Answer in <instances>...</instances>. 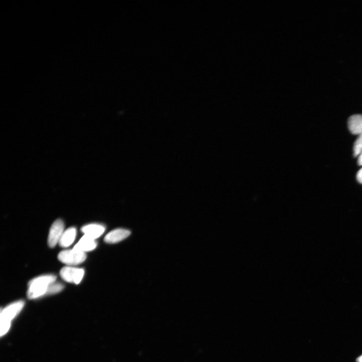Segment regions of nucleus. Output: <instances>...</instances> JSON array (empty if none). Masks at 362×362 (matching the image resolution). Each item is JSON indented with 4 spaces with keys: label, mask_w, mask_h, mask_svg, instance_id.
<instances>
[{
    "label": "nucleus",
    "mask_w": 362,
    "mask_h": 362,
    "mask_svg": "<svg viewBox=\"0 0 362 362\" xmlns=\"http://www.w3.org/2000/svg\"><path fill=\"white\" fill-rule=\"evenodd\" d=\"M64 288V285L60 283L55 282L51 284L48 287L46 294L51 295L56 294L61 291Z\"/></svg>",
    "instance_id": "9b49d317"
},
{
    "label": "nucleus",
    "mask_w": 362,
    "mask_h": 362,
    "mask_svg": "<svg viewBox=\"0 0 362 362\" xmlns=\"http://www.w3.org/2000/svg\"><path fill=\"white\" fill-rule=\"evenodd\" d=\"M358 362H362V355H361L360 357L358 358L357 359Z\"/></svg>",
    "instance_id": "2eb2a0df"
},
{
    "label": "nucleus",
    "mask_w": 362,
    "mask_h": 362,
    "mask_svg": "<svg viewBox=\"0 0 362 362\" xmlns=\"http://www.w3.org/2000/svg\"><path fill=\"white\" fill-rule=\"evenodd\" d=\"M97 246V243L95 239L84 235L73 248L85 252L94 250Z\"/></svg>",
    "instance_id": "6e6552de"
},
{
    "label": "nucleus",
    "mask_w": 362,
    "mask_h": 362,
    "mask_svg": "<svg viewBox=\"0 0 362 362\" xmlns=\"http://www.w3.org/2000/svg\"><path fill=\"white\" fill-rule=\"evenodd\" d=\"M64 225L63 221L58 219L52 224L48 235V244L50 247L53 248L59 241L64 232Z\"/></svg>",
    "instance_id": "39448f33"
},
{
    "label": "nucleus",
    "mask_w": 362,
    "mask_h": 362,
    "mask_svg": "<svg viewBox=\"0 0 362 362\" xmlns=\"http://www.w3.org/2000/svg\"><path fill=\"white\" fill-rule=\"evenodd\" d=\"M84 274L83 268L70 266L63 267L60 272V275L63 280L75 284H78L81 282Z\"/></svg>",
    "instance_id": "20e7f679"
},
{
    "label": "nucleus",
    "mask_w": 362,
    "mask_h": 362,
    "mask_svg": "<svg viewBox=\"0 0 362 362\" xmlns=\"http://www.w3.org/2000/svg\"><path fill=\"white\" fill-rule=\"evenodd\" d=\"M356 178L359 183L362 184V168L357 172Z\"/></svg>",
    "instance_id": "ddd939ff"
},
{
    "label": "nucleus",
    "mask_w": 362,
    "mask_h": 362,
    "mask_svg": "<svg viewBox=\"0 0 362 362\" xmlns=\"http://www.w3.org/2000/svg\"><path fill=\"white\" fill-rule=\"evenodd\" d=\"M76 235V229L71 227L64 231L59 241V244L62 247L70 246L74 241Z\"/></svg>",
    "instance_id": "9d476101"
},
{
    "label": "nucleus",
    "mask_w": 362,
    "mask_h": 362,
    "mask_svg": "<svg viewBox=\"0 0 362 362\" xmlns=\"http://www.w3.org/2000/svg\"><path fill=\"white\" fill-rule=\"evenodd\" d=\"M54 275L40 276L32 279L28 283L27 297L30 299H36L46 295L48 286L55 282Z\"/></svg>",
    "instance_id": "f257e3e1"
},
{
    "label": "nucleus",
    "mask_w": 362,
    "mask_h": 362,
    "mask_svg": "<svg viewBox=\"0 0 362 362\" xmlns=\"http://www.w3.org/2000/svg\"><path fill=\"white\" fill-rule=\"evenodd\" d=\"M130 234L128 230L122 228L116 229L108 233L104 238V241L108 243H115L120 242Z\"/></svg>",
    "instance_id": "0eeeda50"
},
{
    "label": "nucleus",
    "mask_w": 362,
    "mask_h": 362,
    "mask_svg": "<svg viewBox=\"0 0 362 362\" xmlns=\"http://www.w3.org/2000/svg\"><path fill=\"white\" fill-rule=\"evenodd\" d=\"M362 152V133L359 134L353 146V155L354 156L359 155Z\"/></svg>",
    "instance_id": "f8f14e48"
},
{
    "label": "nucleus",
    "mask_w": 362,
    "mask_h": 362,
    "mask_svg": "<svg viewBox=\"0 0 362 362\" xmlns=\"http://www.w3.org/2000/svg\"><path fill=\"white\" fill-rule=\"evenodd\" d=\"M25 302L19 300L9 305L1 310V336L5 335L9 330L11 322L21 311Z\"/></svg>",
    "instance_id": "f03ea898"
},
{
    "label": "nucleus",
    "mask_w": 362,
    "mask_h": 362,
    "mask_svg": "<svg viewBox=\"0 0 362 362\" xmlns=\"http://www.w3.org/2000/svg\"><path fill=\"white\" fill-rule=\"evenodd\" d=\"M105 230L104 226L98 223L87 224L81 228V231L84 235L95 240L101 236Z\"/></svg>",
    "instance_id": "423d86ee"
},
{
    "label": "nucleus",
    "mask_w": 362,
    "mask_h": 362,
    "mask_svg": "<svg viewBox=\"0 0 362 362\" xmlns=\"http://www.w3.org/2000/svg\"><path fill=\"white\" fill-rule=\"evenodd\" d=\"M347 124L352 134L356 135L362 133V115H352L348 118Z\"/></svg>",
    "instance_id": "1a4fd4ad"
},
{
    "label": "nucleus",
    "mask_w": 362,
    "mask_h": 362,
    "mask_svg": "<svg viewBox=\"0 0 362 362\" xmlns=\"http://www.w3.org/2000/svg\"><path fill=\"white\" fill-rule=\"evenodd\" d=\"M357 163L359 165H362V152L359 155Z\"/></svg>",
    "instance_id": "4468645a"
},
{
    "label": "nucleus",
    "mask_w": 362,
    "mask_h": 362,
    "mask_svg": "<svg viewBox=\"0 0 362 362\" xmlns=\"http://www.w3.org/2000/svg\"><path fill=\"white\" fill-rule=\"evenodd\" d=\"M85 252L73 248L64 250L58 255V259L68 265H76L83 262L86 259Z\"/></svg>",
    "instance_id": "7ed1b4c3"
}]
</instances>
